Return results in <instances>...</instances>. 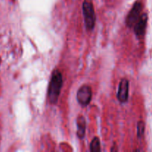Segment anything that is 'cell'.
I'll list each match as a JSON object with an SVG mask.
<instances>
[{"mask_svg":"<svg viewBox=\"0 0 152 152\" xmlns=\"http://www.w3.org/2000/svg\"><path fill=\"white\" fill-rule=\"evenodd\" d=\"M90 151L91 152H99L101 151L100 141L97 137H95L92 140L90 144Z\"/></svg>","mask_w":152,"mask_h":152,"instance_id":"obj_8","label":"cell"},{"mask_svg":"<svg viewBox=\"0 0 152 152\" xmlns=\"http://www.w3.org/2000/svg\"><path fill=\"white\" fill-rule=\"evenodd\" d=\"M147 20H148V16H147L146 13H143L141 15L137 22L134 25V31L137 37H142L145 34Z\"/></svg>","mask_w":152,"mask_h":152,"instance_id":"obj_6","label":"cell"},{"mask_svg":"<svg viewBox=\"0 0 152 152\" xmlns=\"http://www.w3.org/2000/svg\"><path fill=\"white\" fill-rule=\"evenodd\" d=\"M83 13L84 16L85 25L87 31H92L95 26L96 15L94 7L91 0H85L83 4Z\"/></svg>","mask_w":152,"mask_h":152,"instance_id":"obj_2","label":"cell"},{"mask_svg":"<svg viewBox=\"0 0 152 152\" xmlns=\"http://www.w3.org/2000/svg\"><path fill=\"white\" fill-rule=\"evenodd\" d=\"M77 135L80 139H83L86 134V121L83 116L80 115L77 118Z\"/></svg>","mask_w":152,"mask_h":152,"instance_id":"obj_7","label":"cell"},{"mask_svg":"<svg viewBox=\"0 0 152 152\" xmlns=\"http://www.w3.org/2000/svg\"><path fill=\"white\" fill-rule=\"evenodd\" d=\"M129 82L127 79L123 78L119 84L117 97L120 102H126L129 99Z\"/></svg>","mask_w":152,"mask_h":152,"instance_id":"obj_5","label":"cell"},{"mask_svg":"<svg viewBox=\"0 0 152 152\" xmlns=\"http://www.w3.org/2000/svg\"><path fill=\"white\" fill-rule=\"evenodd\" d=\"M92 97V90L90 86H83L77 94V102L80 105L85 107L90 103Z\"/></svg>","mask_w":152,"mask_h":152,"instance_id":"obj_4","label":"cell"},{"mask_svg":"<svg viewBox=\"0 0 152 152\" xmlns=\"http://www.w3.org/2000/svg\"><path fill=\"white\" fill-rule=\"evenodd\" d=\"M145 132V124L142 121L138 122L137 123V137L139 138L142 137Z\"/></svg>","mask_w":152,"mask_h":152,"instance_id":"obj_9","label":"cell"},{"mask_svg":"<svg viewBox=\"0 0 152 152\" xmlns=\"http://www.w3.org/2000/svg\"><path fill=\"white\" fill-rule=\"evenodd\" d=\"M62 84H63V81H62V74L59 70H54L52 73L48 87V97L50 103H56L59 94H60Z\"/></svg>","mask_w":152,"mask_h":152,"instance_id":"obj_1","label":"cell"},{"mask_svg":"<svg viewBox=\"0 0 152 152\" xmlns=\"http://www.w3.org/2000/svg\"><path fill=\"white\" fill-rule=\"evenodd\" d=\"M142 10V4L140 1H137L134 4L133 7L129 11L126 18V25L129 28H133L139 18L141 16V12Z\"/></svg>","mask_w":152,"mask_h":152,"instance_id":"obj_3","label":"cell"}]
</instances>
